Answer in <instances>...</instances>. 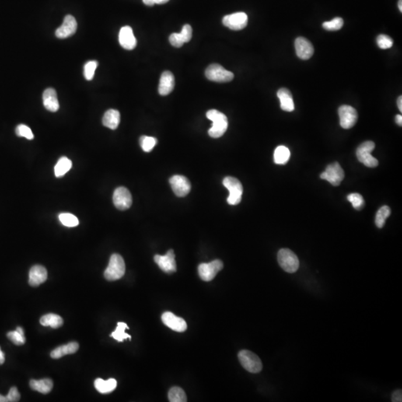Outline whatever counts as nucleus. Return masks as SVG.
<instances>
[{
  "instance_id": "f257e3e1",
  "label": "nucleus",
  "mask_w": 402,
  "mask_h": 402,
  "mask_svg": "<svg viewBox=\"0 0 402 402\" xmlns=\"http://www.w3.org/2000/svg\"><path fill=\"white\" fill-rule=\"evenodd\" d=\"M207 117L212 122V126L209 130V135L212 138L222 137L228 127L227 118L224 113L217 110H210L207 113Z\"/></svg>"
},
{
  "instance_id": "f03ea898",
  "label": "nucleus",
  "mask_w": 402,
  "mask_h": 402,
  "mask_svg": "<svg viewBox=\"0 0 402 402\" xmlns=\"http://www.w3.org/2000/svg\"><path fill=\"white\" fill-rule=\"evenodd\" d=\"M125 273V263L120 254H113L110 257L108 266L105 271V277L108 281L120 280Z\"/></svg>"
},
{
  "instance_id": "7ed1b4c3",
  "label": "nucleus",
  "mask_w": 402,
  "mask_h": 402,
  "mask_svg": "<svg viewBox=\"0 0 402 402\" xmlns=\"http://www.w3.org/2000/svg\"><path fill=\"white\" fill-rule=\"evenodd\" d=\"M277 259L280 267L287 273L294 274L299 269V259L297 256L289 249H281L279 251Z\"/></svg>"
},
{
  "instance_id": "20e7f679",
  "label": "nucleus",
  "mask_w": 402,
  "mask_h": 402,
  "mask_svg": "<svg viewBox=\"0 0 402 402\" xmlns=\"http://www.w3.org/2000/svg\"><path fill=\"white\" fill-rule=\"evenodd\" d=\"M242 367L251 373H259L262 369L261 360L255 353L249 350H242L238 354Z\"/></svg>"
},
{
  "instance_id": "39448f33",
  "label": "nucleus",
  "mask_w": 402,
  "mask_h": 402,
  "mask_svg": "<svg viewBox=\"0 0 402 402\" xmlns=\"http://www.w3.org/2000/svg\"><path fill=\"white\" fill-rule=\"evenodd\" d=\"M223 184L229 192L228 204L232 206L240 204L243 194V186L241 182L232 176H227L224 178Z\"/></svg>"
},
{
  "instance_id": "423d86ee",
  "label": "nucleus",
  "mask_w": 402,
  "mask_h": 402,
  "mask_svg": "<svg viewBox=\"0 0 402 402\" xmlns=\"http://www.w3.org/2000/svg\"><path fill=\"white\" fill-rule=\"evenodd\" d=\"M375 147L373 141H367L363 142L357 148L356 156L358 160L367 167L375 168L378 166V159L371 155L372 151L375 149Z\"/></svg>"
},
{
  "instance_id": "0eeeda50",
  "label": "nucleus",
  "mask_w": 402,
  "mask_h": 402,
  "mask_svg": "<svg viewBox=\"0 0 402 402\" xmlns=\"http://www.w3.org/2000/svg\"><path fill=\"white\" fill-rule=\"evenodd\" d=\"M206 77L211 81L218 83L229 82L234 78V74L225 70L218 64H211L207 67Z\"/></svg>"
},
{
  "instance_id": "6e6552de",
  "label": "nucleus",
  "mask_w": 402,
  "mask_h": 402,
  "mask_svg": "<svg viewBox=\"0 0 402 402\" xmlns=\"http://www.w3.org/2000/svg\"><path fill=\"white\" fill-rule=\"evenodd\" d=\"M344 170L337 162L328 165L325 172L320 175V178L327 180L334 186H339L344 180Z\"/></svg>"
},
{
  "instance_id": "1a4fd4ad",
  "label": "nucleus",
  "mask_w": 402,
  "mask_h": 402,
  "mask_svg": "<svg viewBox=\"0 0 402 402\" xmlns=\"http://www.w3.org/2000/svg\"><path fill=\"white\" fill-rule=\"evenodd\" d=\"M340 126L344 129H350L356 124L358 115L356 110L350 105H342L339 107Z\"/></svg>"
},
{
  "instance_id": "9d476101",
  "label": "nucleus",
  "mask_w": 402,
  "mask_h": 402,
  "mask_svg": "<svg viewBox=\"0 0 402 402\" xmlns=\"http://www.w3.org/2000/svg\"><path fill=\"white\" fill-rule=\"evenodd\" d=\"M224 267L221 260H215L210 263H203L198 266V274L200 279L206 281H210L215 278L218 272Z\"/></svg>"
},
{
  "instance_id": "9b49d317",
  "label": "nucleus",
  "mask_w": 402,
  "mask_h": 402,
  "mask_svg": "<svg viewBox=\"0 0 402 402\" xmlns=\"http://www.w3.org/2000/svg\"><path fill=\"white\" fill-rule=\"evenodd\" d=\"M115 207L120 210H128L132 205V196L128 189L119 187L115 190L113 197Z\"/></svg>"
},
{
  "instance_id": "f8f14e48",
  "label": "nucleus",
  "mask_w": 402,
  "mask_h": 402,
  "mask_svg": "<svg viewBox=\"0 0 402 402\" xmlns=\"http://www.w3.org/2000/svg\"><path fill=\"white\" fill-rule=\"evenodd\" d=\"M247 22V15L244 12L227 15L223 18V24L231 30H242L246 27Z\"/></svg>"
},
{
  "instance_id": "ddd939ff",
  "label": "nucleus",
  "mask_w": 402,
  "mask_h": 402,
  "mask_svg": "<svg viewBox=\"0 0 402 402\" xmlns=\"http://www.w3.org/2000/svg\"><path fill=\"white\" fill-rule=\"evenodd\" d=\"M169 182L174 193L177 197H185L190 192L191 184L186 176L175 175L171 177Z\"/></svg>"
},
{
  "instance_id": "4468645a",
  "label": "nucleus",
  "mask_w": 402,
  "mask_h": 402,
  "mask_svg": "<svg viewBox=\"0 0 402 402\" xmlns=\"http://www.w3.org/2000/svg\"><path fill=\"white\" fill-rule=\"evenodd\" d=\"M155 261L159 266V268L165 273L173 274L176 271L175 254L173 250H169L164 256L156 255L155 256Z\"/></svg>"
},
{
  "instance_id": "2eb2a0df",
  "label": "nucleus",
  "mask_w": 402,
  "mask_h": 402,
  "mask_svg": "<svg viewBox=\"0 0 402 402\" xmlns=\"http://www.w3.org/2000/svg\"><path fill=\"white\" fill-rule=\"evenodd\" d=\"M78 27L76 19L72 15H67L64 18V22L56 30V37L60 39H65L71 37L75 33Z\"/></svg>"
},
{
  "instance_id": "dca6fc26",
  "label": "nucleus",
  "mask_w": 402,
  "mask_h": 402,
  "mask_svg": "<svg viewBox=\"0 0 402 402\" xmlns=\"http://www.w3.org/2000/svg\"><path fill=\"white\" fill-rule=\"evenodd\" d=\"M162 320L165 326L177 332H183L187 329V324L183 318L176 316L172 312H165L162 315Z\"/></svg>"
},
{
  "instance_id": "f3484780",
  "label": "nucleus",
  "mask_w": 402,
  "mask_h": 402,
  "mask_svg": "<svg viewBox=\"0 0 402 402\" xmlns=\"http://www.w3.org/2000/svg\"><path fill=\"white\" fill-rule=\"evenodd\" d=\"M296 53L298 57L302 60H308L313 55V45L305 37H298L295 40Z\"/></svg>"
},
{
  "instance_id": "a211bd4d",
  "label": "nucleus",
  "mask_w": 402,
  "mask_h": 402,
  "mask_svg": "<svg viewBox=\"0 0 402 402\" xmlns=\"http://www.w3.org/2000/svg\"><path fill=\"white\" fill-rule=\"evenodd\" d=\"M119 40L122 47L127 50H132L137 46V39L134 36L133 29L130 26L122 28L119 35Z\"/></svg>"
},
{
  "instance_id": "6ab92c4d",
  "label": "nucleus",
  "mask_w": 402,
  "mask_h": 402,
  "mask_svg": "<svg viewBox=\"0 0 402 402\" xmlns=\"http://www.w3.org/2000/svg\"><path fill=\"white\" fill-rule=\"evenodd\" d=\"M47 277V270L43 266H33L29 271V285L32 287L39 286L46 281Z\"/></svg>"
},
{
  "instance_id": "aec40b11",
  "label": "nucleus",
  "mask_w": 402,
  "mask_h": 402,
  "mask_svg": "<svg viewBox=\"0 0 402 402\" xmlns=\"http://www.w3.org/2000/svg\"><path fill=\"white\" fill-rule=\"evenodd\" d=\"M175 79L172 72L169 71H165L161 75L159 80V95L161 96H167L173 91L175 88Z\"/></svg>"
},
{
  "instance_id": "412c9836",
  "label": "nucleus",
  "mask_w": 402,
  "mask_h": 402,
  "mask_svg": "<svg viewBox=\"0 0 402 402\" xmlns=\"http://www.w3.org/2000/svg\"><path fill=\"white\" fill-rule=\"evenodd\" d=\"M43 102L44 107L49 111L57 112L60 107L57 92L52 88H49L44 91L43 94Z\"/></svg>"
},
{
  "instance_id": "4be33fe9",
  "label": "nucleus",
  "mask_w": 402,
  "mask_h": 402,
  "mask_svg": "<svg viewBox=\"0 0 402 402\" xmlns=\"http://www.w3.org/2000/svg\"><path fill=\"white\" fill-rule=\"evenodd\" d=\"M277 96L280 101V106L284 111L292 112L294 110V103L291 92L286 88H281L277 92Z\"/></svg>"
},
{
  "instance_id": "5701e85b",
  "label": "nucleus",
  "mask_w": 402,
  "mask_h": 402,
  "mask_svg": "<svg viewBox=\"0 0 402 402\" xmlns=\"http://www.w3.org/2000/svg\"><path fill=\"white\" fill-rule=\"evenodd\" d=\"M79 348V345L76 342H71L66 345L57 347L55 350L51 352V357L54 359H58L67 354H74L76 352Z\"/></svg>"
},
{
  "instance_id": "b1692460",
  "label": "nucleus",
  "mask_w": 402,
  "mask_h": 402,
  "mask_svg": "<svg viewBox=\"0 0 402 402\" xmlns=\"http://www.w3.org/2000/svg\"><path fill=\"white\" fill-rule=\"evenodd\" d=\"M102 123L105 127L111 130H116L120 123V112L113 109L107 110L104 115Z\"/></svg>"
},
{
  "instance_id": "393cba45",
  "label": "nucleus",
  "mask_w": 402,
  "mask_h": 402,
  "mask_svg": "<svg viewBox=\"0 0 402 402\" xmlns=\"http://www.w3.org/2000/svg\"><path fill=\"white\" fill-rule=\"evenodd\" d=\"M30 386L35 391L47 394L52 389L53 382L50 378H43L41 380H31Z\"/></svg>"
},
{
  "instance_id": "a878e982",
  "label": "nucleus",
  "mask_w": 402,
  "mask_h": 402,
  "mask_svg": "<svg viewBox=\"0 0 402 402\" xmlns=\"http://www.w3.org/2000/svg\"><path fill=\"white\" fill-rule=\"evenodd\" d=\"M94 385L99 393L107 394L111 393L116 389L117 382L114 378H110L107 381L103 380L102 378H97L94 382Z\"/></svg>"
},
{
  "instance_id": "bb28decb",
  "label": "nucleus",
  "mask_w": 402,
  "mask_h": 402,
  "mask_svg": "<svg viewBox=\"0 0 402 402\" xmlns=\"http://www.w3.org/2000/svg\"><path fill=\"white\" fill-rule=\"evenodd\" d=\"M40 324L43 326H50L53 329H58L64 324L62 318L54 314H48L40 318Z\"/></svg>"
},
{
  "instance_id": "cd10ccee",
  "label": "nucleus",
  "mask_w": 402,
  "mask_h": 402,
  "mask_svg": "<svg viewBox=\"0 0 402 402\" xmlns=\"http://www.w3.org/2000/svg\"><path fill=\"white\" fill-rule=\"evenodd\" d=\"M291 157L290 150L287 147L280 145L274 151V162L277 165H285L289 160Z\"/></svg>"
},
{
  "instance_id": "c85d7f7f",
  "label": "nucleus",
  "mask_w": 402,
  "mask_h": 402,
  "mask_svg": "<svg viewBox=\"0 0 402 402\" xmlns=\"http://www.w3.org/2000/svg\"><path fill=\"white\" fill-rule=\"evenodd\" d=\"M72 161L66 157L59 159L54 167V175L57 177H61L72 168Z\"/></svg>"
},
{
  "instance_id": "c756f323",
  "label": "nucleus",
  "mask_w": 402,
  "mask_h": 402,
  "mask_svg": "<svg viewBox=\"0 0 402 402\" xmlns=\"http://www.w3.org/2000/svg\"><path fill=\"white\" fill-rule=\"evenodd\" d=\"M128 326L125 323L119 322L117 324L116 330L110 334V337H113L118 342H122L125 339H131V336L125 333V329H128Z\"/></svg>"
},
{
  "instance_id": "7c9ffc66",
  "label": "nucleus",
  "mask_w": 402,
  "mask_h": 402,
  "mask_svg": "<svg viewBox=\"0 0 402 402\" xmlns=\"http://www.w3.org/2000/svg\"><path fill=\"white\" fill-rule=\"evenodd\" d=\"M7 337H8L13 344L15 345L21 346L26 343V337H25L24 331L22 328L17 327L16 330L9 332L7 334Z\"/></svg>"
},
{
  "instance_id": "2f4dec72",
  "label": "nucleus",
  "mask_w": 402,
  "mask_h": 402,
  "mask_svg": "<svg viewBox=\"0 0 402 402\" xmlns=\"http://www.w3.org/2000/svg\"><path fill=\"white\" fill-rule=\"evenodd\" d=\"M390 213H391V210L387 206L381 207L377 211L376 216H375V225L378 228L383 227L386 222V218L390 215Z\"/></svg>"
},
{
  "instance_id": "473e14b6",
  "label": "nucleus",
  "mask_w": 402,
  "mask_h": 402,
  "mask_svg": "<svg viewBox=\"0 0 402 402\" xmlns=\"http://www.w3.org/2000/svg\"><path fill=\"white\" fill-rule=\"evenodd\" d=\"M169 399L171 402H187V396L182 388L174 386L169 390Z\"/></svg>"
},
{
  "instance_id": "72a5a7b5",
  "label": "nucleus",
  "mask_w": 402,
  "mask_h": 402,
  "mask_svg": "<svg viewBox=\"0 0 402 402\" xmlns=\"http://www.w3.org/2000/svg\"><path fill=\"white\" fill-rule=\"evenodd\" d=\"M59 220L63 225L67 227H75L79 224L78 218L72 214L61 213L59 215Z\"/></svg>"
},
{
  "instance_id": "f704fd0d",
  "label": "nucleus",
  "mask_w": 402,
  "mask_h": 402,
  "mask_svg": "<svg viewBox=\"0 0 402 402\" xmlns=\"http://www.w3.org/2000/svg\"><path fill=\"white\" fill-rule=\"evenodd\" d=\"M140 143L145 152H150L157 143V140L155 137L141 136L140 139Z\"/></svg>"
},
{
  "instance_id": "c9c22d12",
  "label": "nucleus",
  "mask_w": 402,
  "mask_h": 402,
  "mask_svg": "<svg viewBox=\"0 0 402 402\" xmlns=\"http://www.w3.org/2000/svg\"><path fill=\"white\" fill-rule=\"evenodd\" d=\"M347 199L356 210H362L364 207V205H365L364 197L358 193H352V194H349Z\"/></svg>"
},
{
  "instance_id": "e433bc0d",
  "label": "nucleus",
  "mask_w": 402,
  "mask_h": 402,
  "mask_svg": "<svg viewBox=\"0 0 402 402\" xmlns=\"http://www.w3.org/2000/svg\"><path fill=\"white\" fill-rule=\"evenodd\" d=\"M344 23V19L340 17H336L332 20L325 22L323 24V27L328 31H337L342 29Z\"/></svg>"
},
{
  "instance_id": "4c0bfd02",
  "label": "nucleus",
  "mask_w": 402,
  "mask_h": 402,
  "mask_svg": "<svg viewBox=\"0 0 402 402\" xmlns=\"http://www.w3.org/2000/svg\"><path fill=\"white\" fill-rule=\"evenodd\" d=\"M20 399V394L16 386H13L10 389L6 396L0 395V402H17Z\"/></svg>"
},
{
  "instance_id": "58836bf2",
  "label": "nucleus",
  "mask_w": 402,
  "mask_h": 402,
  "mask_svg": "<svg viewBox=\"0 0 402 402\" xmlns=\"http://www.w3.org/2000/svg\"><path fill=\"white\" fill-rule=\"evenodd\" d=\"M98 67L97 61H91L87 63L84 68V75L88 81H91L94 78L95 72Z\"/></svg>"
},
{
  "instance_id": "ea45409f",
  "label": "nucleus",
  "mask_w": 402,
  "mask_h": 402,
  "mask_svg": "<svg viewBox=\"0 0 402 402\" xmlns=\"http://www.w3.org/2000/svg\"><path fill=\"white\" fill-rule=\"evenodd\" d=\"M376 40L378 46L382 50H387V49L391 48L393 45V39L387 36V35H379L377 37Z\"/></svg>"
},
{
  "instance_id": "a19ab883",
  "label": "nucleus",
  "mask_w": 402,
  "mask_h": 402,
  "mask_svg": "<svg viewBox=\"0 0 402 402\" xmlns=\"http://www.w3.org/2000/svg\"><path fill=\"white\" fill-rule=\"evenodd\" d=\"M16 134L18 137H25L27 140H32L34 139V134L30 127L25 124H19L17 127Z\"/></svg>"
},
{
  "instance_id": "79ce46f5",
  "label": "nucleus",
  "mask_w": 402,
  "mask_h": 402,
  "mask_svg": "<svg viewBox=\"0 0 402 402\" xmlns=\"http://www.w3.org/2000/svg\"><path fill=\"white\" fill-rule=\"evenodd\" d=\"M169 42L176 48H180L185 43L180 33L172 34L169 37Z\"/></svg>"
},
{
  "instance_id": "37998d69",
  "label": "nucleus",
  "mask_w": 402,
  "mask_h": 402,
  "mask_svg": "<svg viewBox=\"0 0 402 402\" xmlns=\"http://www.w3.org/2000/svg\"><path fill=\"white\" fill-rule=\"evenodd\" d=\"M180 34L185 43H188V42L190 41L192 37V29L191 26L188 24L183 26L181 32H180Z\"/></svg>"
},
{
  "instance_id": "c03bdc74",
  "label": "nucleus",
  "mask_w": 402,
  "mask_h": 402,
  "mask_svg": "<svg viewBox=\"0 0 402 402\" xmlns=\"http://www.w3.org/2000/svg\"><path fill=\"white\" fill-rule=\"evenodd\" d=\"M392 402H402V391L401 389H397L396 391L393 392V394H392Z\"/></svg>"
},
{
  "instance_id": "a18cd8bd",
  "label": "nucleus",
  "mask_w": 402,
  "mask_h": 402,
  "mask_svg": "<svg viewBox=\"0 0 402 402\" xmlns=\"http://www.w3.org/2000/svg\"><path fill=\"white\" fill-rule=\"evenodd\" d=\"M4 362H5V354L0 348V365L3 364Z\"/></svg>"
},
{
  "instance_id": "49530a36",
  "label": "nucleus",
  "mask_w": 402,
  "mask_h": 402,
  "mask_svg": "<svg viewBox=\"0 0 402 402\" xmlns=\"http://www.w3.org/2000/svg\"><path fill=\"white\" fill-rule=\"evenodd\" d=\"M145 5L148 6H153L155 5V0H142Z\"/></svg>"
},
{
  "instance_id": "de8ad7c7",
  "label": "nucleus",
  "mask_w": 402,
  "mask_h": 402,
  "mask_svg": "<svg viewBox=\"0 0 402 402\" xmlns=\"http://www.w3.org/2000/svg\"><path fill=\"white\" fill-rule=\"evenodd\" d=\"M396 122L398 125L402 126V116L401 115H397L396 116Z\"/></svg>"
},
{
  "instance_id": "09e8293b",
  "label": "nucleus",
  "mask_w": 402,
  "mask_h": 402,
  "mask_svg": "<svg viewBox=\"0 0 402 402\" xmlns=\"http://www.w3.org/2000/svg\"><path fill=\"white\" fill-rule=\"evenodd\" d=\"M397 105H398V107H399V110H400L401 112H402V96H400V97H399V99H398Z\"/></svg>"
},
{
  "instance_id": "8fccbe9b",
  "label": "nucleus",
  "mask_w": 402,
  "mask_h": 402,
  "mask_svg": "<svg viewBox=\"0 0 402 402\" xmlns=\"http://www.w3.org/2000/svg\"><path fill=\"white\" fill-rule=\"evenodd\" d=\"M169 0H155V4L158 5H162V4L167 3Z\"/></svg>"
},
{
  "instance_id": "3c124183",
  "label": "nucleus",
  "mask_w": 402,
  "mask_h": 402,
  "mask_svg": "<svg viewBox=\"0 0 402 402\" xmlns=\"http://www.w3.org/2000/svg\"><path fill=\"white\" fill-rule=\"evenodd\" d=\"M398 5H399V8L401 12H402V0H399Z\"/></svg>"
}]
</instances>
